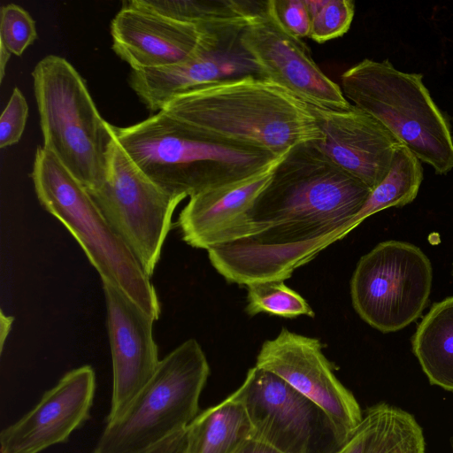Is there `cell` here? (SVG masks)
Returning a JSON list of instances; mask_svg holds the SVG:
<instances>
[{"label":"cell","mask_w":453,"mask_h":453,"mask_svg":"<svg viewBox=\"0 0 453 453\" xmlns=\"http://www.w3.org/2000/svg\"><path fill=\"white\" fill-rule=\"evenodd\" d=\"M246 287V312L250 316L262 312L288 319L315 316L307 301L283 280L257 281Z\"/></svg>","instance_id":"24"},{"label":"cell","mask_w":453,"mask_h":453,"mask_svg":"<svg viewBox=\"0 0 453 453\" xmlns=\"http://www.w3.org/2000/svg\"><path fill=\"white\" fill-rule=\"evenodd\" d=\"M432 281L431 262L418 247L382 242L357 264L350 280L352 305L372 327L385 334L396 332L420 317Z\"/></svg>","instance_id":"9"},{"label":"cell","mask_w":453,"mask_h":453,"mask_svg":"<svg viewBox=\"0 0 453 453\" xmlns=\"http://www.w3.org/2000/svg\"><path fill=\"white\" fill-rule=\"evenodd\" d=\"M137 453H188L187 428Z\"/></svg>","instance_id":"29"},{"label":"cell","mask_w":453,"mask_h":453,"mask_svg":"<svg viewBox=\"0 0 453 453\" xmlns=\"http://www.w3.org/2000/svg\"><path fill=\"white\" fill-rule=\"evenodd\" d=\"M236 453H280L269 445L252 439L246 442Z\"/></svg>","instance_id":"30"},{"label":"cell","mask_w":453,"mask_h":453,"mask_svg":"<svg viewBox=\"0 0 453 453\" xmlns=\"http://www.w3.org/2000/svg\"><path fill=\"white\" fill-rule=\"evenodd\" d=\"M322 349L319 339L282 328L262 344L256 366L276 374L319 405L348 440L361 423L363 412L353 394L334 373Z\"/></svg>","instance_id":"12"},{"label":"cell","mask_w":453,"mask_h":453,"mask_svg":"<svg viewBox=\"0 0 453 453\" xmlns=\"http://www.w3.org/2000/svg\"><path fill=\"white\" fill-rule=\"evenodd\" d=\"M423 430L415 418L394 405L367 408L358 427L335 453H425Z\"/></svg>","instance_id":"19"},{"label":"cell","mask_w":453,"mask_h":453,"mask_svg":"<svg viewBox=\"0 0 453 453\" xmlns=\"http://www.w3.org/2000/svg\"><path fill=\"white\" fill-rule=\"evenodd\" d=\"M11 52L2 44H0V81L4 78L5 68L11 57Z\"/></svg>","instance_id":"32"},{"label":"cell","mask_w":453,"mask_h":453,"mask_svg":"<svg viewBox=\"0 0 453 453\" xmlns=\"http://www.w3.org/2000/svg\"><path fill=\"white\" fill-rule=\"evenodd\" d=\"M322 138L313 141L337 166L372 190L388 175L401 143L383 125L363 110L310 105Z\"/></svg>","instance_id":"16"},{"label":"cell","mask_w":453,"mask_h":453,"mask_svg":"<svg viewBox=\"0 0 453 453\" xmlns=\"http://www.w3.org/2000/svg\"><path fill=\"white\" fill-rule=\"evenodd\" d=\"M209 374L197 341L182 342L159 361L126 411L106 423L93 453H137L185 430L198 414Z\"/></svg>","instance_id":"7"},{"label":"cell","mask_w":453,"mask_h":453,"mask_svg":"<svg viewBox=\"0 0 453 453\" xmlns=\"http://www.w3.org/2000/svg\"><path fill=\"white\" fill-rule=\"evenodd\" d=\"M371 192L313 142L299 143L273 170L236 239L209 249V260L228 282L284 281L352 231Z\"/></svg>","instance_id":"1"},{"label":"cell","mask_w":453,"mask_h":453,"mask_svg":"<svg viewBox=\"0 0 453 453\" xmlns=\"http://www.w3.org/2000/svg\"><path fill=\"white\" fill-rule=\"evenodd\" d=\"M96 373L82 365L65 373L40 401L0 434L1 453H40L65 443L90 417Z\"/></svg>","instance_id":"15"},{"label":"cell","mask_w":453,"mask_h":453,"mask_svg":"<svg viewBox=\"0 0 453 453\" xmlns=\"http://www.w3.org/2000/svg\"><path fill=\"white\" fill-rule=\"evenodd\" d=\"M422 180L420 160L405 145L400 143L395 150L389 173L372 190L365 203L353 219L351 229L378 211L411 203L418 193Z\"/></svg>","instance_id":"22"},{"label":"cell","mask_w":453,"mask_h":453,"mask_svg":"<svg viewBox=\"0 0 453 453\" xmlns=\"http://www.w3.org/2000/svg\"><path fill=\"white\" fill-rule=\"evenodd\" d=\"M285 27L298 38L310 37L311 16L305 0H273Z\"/></svg>","instance_id":"28"},{"label":"cell","mask_w":453,"mask_h":453,"mask_svg":"<svg viewBox=\"0 0 453 453\" xmlns=\"http://www.w3.org/2000/svg\"><path fill=\"white\" fill-rule=\"evenodd\" d=\"M160 111L209 140L275 156L286 154L299 143L322 138L307 103L286 88L255 74L182 93Z\"/></svg>","instance_id":"2"},{"label":"cell","mask_w":453,"mask_h":453,"mask_svg":"<svg viewBox=\"0 0 453 453\" xmlns=\"http://www.w3.org/2000/svg\"><path fill=\"white\" fill-rule=\"evenodd\" d=\"M284 156L246 179L189 197L177 221L182 240L206 250L234 241L248 210Z\"/></svg>","instance_id":"18"},{"label":"cell","mask_w":453,"mask_h":453,"mask_svg":"<svg viewBox=\"0 0 453 453\" xmlns=\"http://www.w3.org/2000/svg\"><path fill=\"white\" fill-rule=\"evenodd\" d=\"M43 147L90 190L105 180L113 138L85 81L65 58L48 55L32 72Z\"/></svg>","instance_id":"6"},{"label":"cell","mask_w":453,"mask_h":453,"mask_svg":"<svg viewBox=\"0 0 453 453\" xmlns=\"http://www.w3.org/2000/svg\"><path fill=\"white\" fill-rule=\"evenodd\" d=\"M230 396L244 406L254 439L280 453H335L347 441L319 405L263 368H250Z\"/></svg>","instance_id":"10"},{"label":"cell","mask_w":453,"mask_h":453,"mask_svg":"<svg viewBox=\"0 0 453 453\" xmlns=\"http://www.w3.org/2000/svg\"><path fill=\"white\" fill-rule=\"evenodd\" d=\"M13 317L5 315L3 311L0 312V351L4 349L5 340L11 331Z\"/></svg>","instance_id":"31"},{"label":"cell","mask_w":453,"mask_h":453,"mask_svg":"<svg viewBox=\"0 0 453 453\" xmlns=\"http://www.w3.org/2000/svg\"><path fill=\"white\" fill-rule=\"evenodd\" d=\"M451 446H452V453H453V439H452Z\"/></svg>","instance_id":"33"},{"label":"cell","mask_w":453,"mask_h":453,"mask_svg":"<svg viewBox=\"0 0 453 453\" xmlns=\"http://www.w3.org/2000/svg\"><path fill=\"white\" fill-rule=\"evenodd\" d=\"M224 29L176 20L140 0L123 1L111 22V48L132 70L160 68L186 60L209 33Z\"/></svg>","instance_id":"17"},{"label":"cell","mask_w":453,"mask_h":453,"mask_svg":"<svg viewBox=\"0 0 453 453\" xmlns=\"http://www.w3.org/2000/svg\"><path fill=\"white\" fill-rule=\"evenodd\" d=\"M110 127L150 180L185 197L246 179L285 155L209 140L164 111L131 126Z\"/></svg>","instance_id":"3"},{"label":"cell","mask_w":453,"mask_h":453,"mask_svg":"<svg viewBox=\"0 0 453 453\" xmlns=\"http://www.w3.org/2000/svg\"><path fill=\"white\" fill-rule=\"evenodd\" d=\"M188 453H236L254 439L244 406L230 395L210 407L187 427Z\"/></svg>","instance_id":"21"},{"label":"cell","mask_w":453,"mask_h":453,"mask_svg":"<svg viewBox=\"0 0 453 453\" xmlns=\"http://www.w3.org/2000/svg\"><path fill=\"white\" fill-rule=\"evenodd\" d=\"M411 349L430 383L453 391V296L433 304L411 337Z\"/></svg>","instance_id":"20"},{"label":"cell","mask_w":453,"mask_h":453,"mask_svg":"<svg viewBox=\"0 0 453 453\" xmlns=\"http://www.w3.org/2000/svg\"><path fill=\"white\" fill-rule=\"evenodd\" d=\"M31 177L41 205L75 238L101 280L122 289L154 320L158 319L161 308L150 277L86 188L43 146L36 149Z\"/></svg>","instance_id":"4"},{"label":"cell","mask_w":453,"mask_h":453,"mask_svg":"<svg viewBox=\"0 0 453 453\" xmlns=\"http://www.w3.org/2000/svg\"><path fill=\"white\" fill-rule=\"evenodd\" d=\"M240 42L259 76L292 92L312 106L347 109L342 88L313 60L308 46L280 21L274 1H255Z\"/></svg>","instance_id":"11"},{"label":"cell","mask_w":453,"mask_h":453,"mask_svg":"<svg viewBox=\"0 0 453 453\" xmlns=\"http://www.w3.org/2000/svg\"><path fill=\"white\" fill-rule=\"evenodd\" d=\"M112 363V390L106 423L118 418L153 376L159 364L155 321L122 289L102 280Z\"/></svg>","instance_id":"14"},{"label":"cell","mask_w":453,"mask_h":453,"mask_svg":"<svg viewBox=\"0 0 453 453\" xmlns=\"http://www.w3.org/2000/svg\"><path fill=\"white\" fill-rule=\"evenodd\" d=\"M452 275H453V269H452Z\"/></svg>","instance_id":"34"},{"label":"cell","mask_w":453,"mask_h":453,"mask_svg":"<svg viewBox=\"0 0 453 453\" xmlns=\"http://www.w3.org/2000/svg\"><path fill=\"white\" fill-rule=\"evenodd\" d=\"M239 28L209 33L198 50L178 64L132 70L128 83L152 111H159L173 97L223 80L259 75L240 42Z\"/></svg>","instance_id":"13"},{"label":"cell","mask_w":453,"mask_h":453,"mask_svg":"<svg viewBox=\"0 0 453 453\" xmlns=\"http://www.w3.org/2000/svg\"><path fill=\"white\" fill-rule=\"evenodd\" d=\"M161 14L204 28L244 27L255 1L140 0Z\"/></svg>","instance_id":"23"},{"label":"cell","mask_w":453,"mask_h":453,"mask_svg":"<svg viewBox=\"0 0 453 453\" xmlns=\"http://www.w3.org/2000/svg\"><path fill=\"white\" fill-rule=\"evenodd\" d=\"M88 192L150 277L171 230L173 212L186 197L170 194L150 180L114 136L109 148L105 180Z\"/></svg>","instance_id":"8"},{"label":"cell","mask_w":453,"mask_h":453,"mask_svg":"<svg viewBox=\"0 0 453 453\" xmlns=\"http://www.w3.org/2000/svg\"><path fill=\"white\" fill-rule=\"evenodd\" d=\"M37 38L35 21L23 7L8 4L0 11V44L21 56Z\"/></svg>","instance_id":"26"},{"label":"cell","mask_w":453,"mask_h":453,"mask_svg":"<svg viewBox=\"0 0 453 453\" xmlns=\"http://www.w3.org/2000/svg\"><path fill=\"white\" fill-rule=\"evenodd\" d=\"M422 78L388 60L365 58L346 70L341 82L352 105L376 119L435 173L446 174L453 169V138Z\"/></svg>","instance_id":"5"},{"label":"cell","mask_w":453,"mask_h":453,"mask_svg":"<svg viewBox=\"0 0 453 453\" xmlns=\"http://www.w3.org/2000/svg\"><path fill=\"white\" fill-rule=\"evenodd\" d=\"M311 16L310 37L325 42L349 29L355 12L351 0H305Z\"/></svg>","instance_id":"25"},{"label":"cell","mask_w":453,"mask_h":453,"mask_svg":"<svg viewBox=\"0 0 453 453\" xmlns=\"http://www.w3.org/2000/svg\"><path fill=\"white\" fill-rule=\"evenodd\" d=\"M28 104L19 88H14L0 117V148L17 143L24 132Z\"/></svg>","instance_id":"27"}]
</instances>
